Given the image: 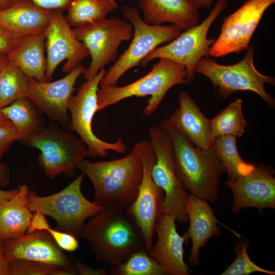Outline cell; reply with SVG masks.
I'll use <instances>...</instances> for the list:
<instances>
[{
    "mask_svg": "<svg viewBox=\"0 0 275 275\" xmlns=\"http://www.w3.org/2000/svg\"><path fill=\"white\" fill-rule=\"evenodd\" d=\"M126 208H103L84 225L79 237L87 241L98 261L115 266L146 250L142 231L128 211L125 213Z\"/></svg>",
    "mask_w": 275,
    "mask_h": 275,
    "instance_id": "6da1fadb",
    "label": "cell"
},
{
    "mask_svg": "<svg viewBox=\"0 0 275 275\" xmlns=\"http://www.w3.org/2000/svg\"><path fill=\"white\" fill-rule=\"evenodd\" d=\"M94 188V202L102 207H128L135 200L143 176L140 157L131 152L108 161L91 162L82 159L77 166Z\"/></svg>",
    "mask_w": 275,
    "mask_h": 275,
    "instance_id": "7a4b0ae2",
    "label": "cell"
},
{
    "mask_svg": "<svg viewBox=\"0 0 275 275\" xmlns=\"http://www.w3.org/2000/svg\"><path fill=\"white\" fill-rule=\"evenodd\" d=\"M161 123L172 139L175 171L184 188L198 198L215 203L220 178L226 171L213 148H198L182 133Z\"/></svg>",
    "mask_w": 275,
    "mask_h": 275,
    "instance_id": "3957f363",
    "label": "cell"
},
{
    "mask_svg": "<svg viewBox=\"0 0 275 275\" xmlns=\"http://www.w3.org/2000/svg\"><path fill=\"white\" fill-rule=\"evenodd\" d=\"M186 76L184 66L160 58L148 73L129 84L100 87L97 92V112L127 98L150 96L142 112L150 116L155 113L171 88L188 84Z\"/></svg>",
    "mask_w": 275,
    "mask_h": 275,
    "instance_id": "277c9868",
    "label": "cell"
},
{
    "mask_svg": "<svg viewBox=\"0 0 275 275\" xmlns=\"http://www.w3.org/2000/svg\"><path fill=\"white\" fill-rule=\"evenodd\" d=\"M244 57L239 62L222 65L209 56L203 57L197 63L195 73L207 77L212 82L219 97L227 99L239 91H250L259 95L270 107L275 100L264 87L267 84L275 85V78L260 73L254 65V48L250 44Z\"/></svg>",
    "mask_w": 275,
    "mask_h": 275,
    "instance_id": "5b68a950",
    "label": "cell"
},
{
    "mask_svg": "<svg viewBox=\"0 0 275 275\" xmlns=\"http://www.w3.org/2000/svg\"><path fill=\"white\" fill-rule=\"evenodd\" d=\"M85 175L81 173L62 190L46 196L30 191L28 205L34 212L51 217L60 231L79 237L86 220L103 208L89 201L82 194L81 185Z\"/></svg>",
    "mask_w": 275,
    "mask_h": 275,
    "instance_id": "8992f818",
    "label": "cell"
},
{
    "mask_svg": "<svg viewBox=\"0 0 275 275\" xmlns=\"http://www.w3.org/2000/svg\"><path fill=\"white\" fill-rule=\"evenodd\" d=\"M21 143L40 151L38 163L51 179L62 173L74 176L78 163L89 156L87 147L79 137L57 125L45 127Z\"/></svg>",
    "mask_w": 275,
    "mask_h": 275,
    "instance_id": "52a82bcc",
    "label": "cell"
},
{
    "mask_svg": "<svg viewBox=\"0 0 275 275\" xmlns=\"http://www.w3.org/2000/svg\"><path fill=\"white\" fill-rule=\"evenodd\" d=\"M124 18L133 28L132 40L124 52L110 67L101 80L100 87L115 85L129 70L138 66L154 49L177 37L181 30L176 25H151L145 22L134 7L124 6Z\"/></svg>",
    "mask_w": 275,
    "mask_h": 275,
    "instance_id": "ba28073f",
    "label": "cell"
},
{
    "mask_svg": "<svg viewBox=\"0 0 275 275\" xmlns=\"http://www.w3.org/2000/svg\"><path fill=\"white\" fill-rule=\"evenodd\" d=\"M227 0H218L206 18L197 26L183 31L167 45L157 47L141 62L146 66L151 61L166 58L184 66L186 79L191 82L195 78V69L198 62L209 56L211 46L216 38H207L209 30L220 13L227 7Z\"/></svg>",
    "mask_w": 275,
    "mask_h": 275,
    "instance_id": "9c48e42d",
    "label": "cell"
},
{
    "mask_svg": "<svg viewBox=\"0 0 275 275\" xmlns=\"http://www.w3.org/2000/svg\"><path fill=\"white\" fill-rule=\"evenodd\" d=\"M149 136L156 157L152 176L164 194L163 214L172 215L177 222L186 223L188 218L185 202L188 194L175 171L173 144L170 133L161 122L149 129Z\"/></svg>",
    "mask_w": 275,
    "mask_h": 275,
    "instance_id": "30bf717a",
    "label": "cell"
},
{
    "mask_svg": "<svg viewBox=\"0 0 275 275\" xmlns=\"http://www.w3.org/2000/svg\"><path fill=\"white\" fill-rule=\"evenodd\" d=\"M106 72L103 68L96 75L87 79L76 94L71 96L68 104L71 118L67 129L79 135L87 147L89 156L92 157L105 156L108 154V150L123 153L127 150L122 138L115 142H107L98 138L92 130L93 116L97 112L98 87Z\"/></svg>",
    "mask_w": 275,
    "mask_h": 275,
    "instance_id": "8fae6325",
    "label": "cell"
},
{
    "mask_svg": "<svg viewBox=\"0 0 275 275\" xmlns=\"http://www.w3.org/2000/svg\"><path fill=\"white\" fill-rule=\"evenodd\" d=\"M73 30L91 58L90 64L84 73L86 80L116 61L120 45L132 39L133 33L131 23L117 18H105L74 27Z\"/></svg>",
    "mask_w": 275,
    "mask_h": 275,
    "instance_id": "7c38bea8",
    "label": "cell"
},
{
    "mask_svg": "<svg viewBox=\"0 0 275 275\" xmlns=\"http://www.w3.org/2000/svg\"><path fill=\"white\" fill-rule=\"evenodd\" d=\"M132 151L142 160L143 176L137 197L127 209L141 229L145 240L146 250L148 252L153 245L156 224L163 214L164 194L152 176V168L156 157L150 142H139Z\"/></svg>",
    "mask_w": 275,
    "mask_h": 275,
    "instance_id": "4fadbf2b",
    "label": "cell"
},
{
    "mask_svg": "<svg viewBox=\"0 0 275 275\" xmlns=\"http://www.w3.org/2000/svg\"><path fill=\"white\" fill-rule=\"evenodd\" d=\"M274 3L275 0H247L237 10L225 17L209 56L224 57L246 50L265 11Z\"/></svg>",
    "mask_w": 275,
    "mask_h": 275,
    "instance_id": "5bb4252c",
    "label": "cell"
},
{
    "mask_svg": "<svg viewBox=\"0 0 275 275\" xmlns=\"http://www.w3.org/2000/svg\"><path fill=\"white\" fill-rule=\"evenodd\" d=\"M45 34L47 81L51 79L55 70L63 61L66 62L62 71L67 74L90 56L85 45L66 21L63 11L53 10Z\"/></svg>",
    "mask_w": 275,
    "mask_h": 275,
    "instance_id": "9a60e30c",
    "label": "cell"
},
{
    "mask_svg": "<svg viewBox=\"0 0 275 275\" xmlns=\"http://www.w3.org/2000/svg\"><path fill=\"white\" fill-rule=\"evenodd\" d=\"M87 68L81 64L64 77L54 81H39L28 77L27 97L51 121L58 122L68 129L70 118L68 115V104L74 90L78 77Z\"/></svg>",
    "mask_w": 275,
    "mask_h": 275,
    "instance_id": "2e32d148",
    "label": "cell"
},
{
    "mask_svg": "<svg viewBox=\"0 0 275 275\" xmlns=\"http://www.w3.org/2000/svg\"><path fill=\"white\" fill-rule=\"evenodd\" d=\"M274 170L268 166H255L248 174L225 184L233 192L232 211L234 213L253 207L262 212L275 208Z\"/></svg>",
    "mask_w": 275,
    "mask_h": 275,
    "instance_id": "e0dca14e",
    "label": "cell"
},
{
    "mask_svg": "<svg viewBox=\"0 0 275 275\" xmlns=\"http://www.w3.org/2000/svg\"><path fill=\"white\" fill-rule=\"evenodd\" d=\"M9 261L16 259L41 262L60 266L77 272L68 258L46 231H37L2 240Z\"/></svg>",
    "mask_w": 275,
    "mask_h": 275,
    "instance_id": "ac0fdd59",
    "label": "cell"
},
{
    "mask_svg": "<svg viewBox=\"0 0 275 275\" xmlns=\"http://www.w3.org/2000/svg\"><path fill=\"white\" fill-rule=\"evenodd\" d=\"M175 219L163 214L156 224L157 241L148 252L159 264L166 274L188 275L189 269L184 260L185 240L176 229Z\"/></svg>",
    "mask_w": 275,
    "mask_h": 275,
    "instance_id": "d6986e66",
    "label": "cell"
},
{
    "mask_svg": "<svg viewBox=\"0 0 275 275\" xmlns=\"http://www.w3.org/2000/svg\"><path fill=\"white\" fill-rule=\"evenodd\" d=\"M179 103V107L162 122L184 135L194 146L201 149L212 148L214 139L210 120L204 116L186 92L180 93Z\"/></svg>",
    "mask_w": 275,
    "mask_h": 275,
    "instance_id": "ffe728a7",
    "label": "cell"
},
{
    "mask_svg": "<svg viewBox=\"0 0 275 275\" xmlns=\"http://www.w3.org/2000/svg\"><path fill=\"white\" fill-rule=\"evenodd\" d=\"M185 211L189 221V227L183 237L186 243L190 239L192 246L188 262L195 267L199 264V251L208 240L219 236L221 230L213 210L207 201L190 193L185 202Z\"/></svg>",
    "mask_w": 275,
    "mask_h": 275,
    "instance_id": "44dd1931",
    "label": "cell"
},
{
    "mask_svg": "<svg viewBox=\"0 0 275 275\" xmlns=\"http://www.w3.org/2000/svg\"><path fill=\"white\" fill-rule=\"evenodd\" d=\"M52 11L30 0H19L0 11V26L20 39L45 31Z\"/></svg>",
    "mask_w": 275,
    "mask_h": 275,
    "instance_id": "7402d4cb",
    "label": "cell"
},
{
    "mask_svg": "<svg viewBox=\"0 0 275 275\" xmlns=\"http://www.w3.org/2000/svg\"><path fill=\"white\" fill-rule=\"evenodd\" d=\"M143 20L151 25L170 22L185 31L200 23L198 10L187 0H139Z\"/></svg>",
    "mask_w": 275,
    "mask_h": 275,
    "instance_id": "603a6c76",
    "label": "cell"
},
{
    "mask_svg": "<svg viewBox=\"0 0 275 275\" xmlns=\"http://www.w3.org/2000/svg\"><path fill=\"white\" fill-rule=\"evenodd\" d=\"M45 31L20 38L7 54L9 62L16 65L29 78L47 81Z\"/></svg>",
    "mask_w": 275,
    "mask_h": 275,
    "instance_id": "cb8c5ba5",
    "label": "cell"
},
{
    "mask_svg": "<svg viewBox=\"0 0 275 275\" xmlns=\"http://www.w3.org/2000/svg\"><path fill=\"white\" fill-rule=\"evenodd\" d=\"M18 189L11 198L0 200V238L2 240L24 234L33 215L28 205L29 187L22 184Z\"/></svg>",
    "mask_w": 275,
    "mask_h": 275,
    "instance_id": "d4e9b609",
    "label": "cell"
},
{
    "mask_svg": "<svg viewBox=\"0 0 275 275\" xmlns=\"http://www.w3.org/2000/svg\"><path fill=\"white\" fill-rule=\"evenodd\" d=\"M1 109L14 127L20 142L45 127L43 113L26 97L18 99Z\"/></svg>",
    "mask_w": 275,
    "mask_h": 275,
    "instance_id": "484cf974",
    "label": "cell"
},
{
    "mask_svg": "<svg viewBox=\"0 0 275 275\" xmlns=\"http://www.w3.org/2000/svg\"><path fill=\"white\" fill-rule=\"evenodd\" d=\"M118 5L114 0H72L65 17L71 26H77L106 18Z\"/></svg>",
    "mask_w": 275,
    "mask_h": 275,
    "instance_id": "4316f807",
    "label": "cell"
},
{
    "mask_svg": "<svg viewBox=\"0 0 275 275\" xmlns=\"http://www.w3.org/2000/svg\"><path fill=\"white\" fill-rule=\"evenodd\" d=\"M236 137L223 135L214 139L212 148L227 173L228 180H235L249 174L255 164L243 160L238 151Z\"/></svg>",
    "mask_w": 275,
    "mask_h": 275,
    "instance_id": "83f0119b",
    "label": "cell"
},
{
    "mask_svg": "<svg viewBox=\"0 0 275 275\" xmlns=\"http://www.w3.org/2000/svg\"><path fill=\"white\" fill-rule=\"evenodd\" d=\"M242 100L237 99L231 102L210 120L212 138L223 135L241 137L247 126L242 113Z\"/></svg>",
    "mask_w": 275,
    "mask_h": 275,
    "instance_id": "f1b7e54d",
    "label": "cell"
},
{
    "mask_svg": "<svg viewBox=\"0 0 275 275\" xmlns=\"http://www.w3.org/2000/svg\"><path fill=\"white\" fill-rule=\"evenodd\" d=\"M28 90V77L9 62L0 71V109L18 99L26 97Z\"/></svg>",
    "mask_w": 275,
    "mask_h": 275,
    "instance_id": "f546056e",
    "label": "cell"
},
{
    "mask_svg": "<svg viewBox=\"0 0 275 275\" xmlns=\"http://www.w3.org/2000/svg\"><path fill=\"white\" fill-rule=\"evenodd\" d=\"M111 275H164L159 264L145 249L133 253L125 262L119 263L109 272Z\"/></svg>",
    "mask_w": 275,
    "mask_h": 275,
    "instance_id": "4dcf8cb0",
    "label": "cell"
},
{
    "mask_svg": "<svg viewBox=\"0 0 275 275\" xmlns=\"http://www.w3.org/2000/svg\"><path fill=\"white\" fill-rule=\"evenodd\" d=\"M37 231H46L48 232L56 243L63 250L73 252L79 247V243L76 237L58 229L52 228L46 219V216L39 211L33 212V217L25 233Z\"/></svg>",
    "mask_w": 275,
    "mask_h": 275,
    "instance_id": "1f68e13d",
    "label": "cell"
},
{
    "mask_svg": "<svg viewBox=\"0 0 275 275\" xmlns=\"http://www.w3.org/2000/svg\"><path fill=\"white\" fill-rule=\"evenodd\" d=\"M10 262V275H76V272L57 265L16 259Z\"/></svg>",
    "mask_w": 275,
    "mask_h": 275,
    "instance_id": "d6a6232c",
    "label": "cell"
},
{
    "mask_svg": "<svg viewBox=\"0 0 275 275\" xmlns=\"http://www.w3.org/2000/svg\"><path fill=\"white\" fill-rule=\"evenodd\" d=\"M249 244L248 240L239 241L236 243L234 250L236 258L221 275H249L256 272L275 274L274 271L263 269L250 259L247 253Z\"/></svg>",
    "mask_w": 275,
    "mask_h": 275,
    "instance_id": "836d02e7",
    "label": "cell"
},
{
    "mask_svg": "<svg viewBox=\"0 0 275 275\" xmlns=\"http://www.w3.org/2000/svg\"><path fill=\"white\" fill-rule=\"evenodd\" d=\"M16 140H18V136L11 123L0 126V162L4 154Z\"/></svg>",
    "mask_w": 275,
    "mask_h": 275,
    "instance_id": "e575fe53",
    "label": "cell"
},
{
    "mask_svg": "<svg viewBox=\"0 0 275 275\" xmlns=\"http://www.w3.org/2000/svg\"><path fill=\"white\" fill-rule=\"evenodd\" d=\"M19 39L0 26V55L7 54Z\"/></svg>",
    "mask_w": 275,
    "mask_h": 275,
    "instance_id": "d590c367",
    "label": "cell"
},
{
    "mask_svg": "<svg viewBox=\"0 0 275 275\" xmlns=\"http://www.w3.org/2000/svg\"><path fill=\"white\" fill-rule=\"evenodd\" d=\"M19 0H11L12 2ZM37 6L50 10H67L72 0H30Z\"/></svg>",
    "mask_w": 275,
    "mask_h": 275,
    "instance_id": "8d00e7d4",
    "label": "cell"
},
{
    "mask_svg": "<svg viewBox=\"0 0 275 275\" xmlns=\"http://www.w3.org/2000/svg\"><path fill=\"white\" fill-rule=\"evenodd\" d=\"M72 262L74 264L77 274L106 275L107 274L106 271L104 268H94L74 258H73Z\"/></svg>",
    "mask_w": 275,
    "mask_h": 275,
    "instance_id": "74e56055",
    "label": "cell"
},
{
    "mask_svg": "<svg viewBox=\"0 0 275 275\" xmlns=\"http://www.w3.org/2000/svg\"><path fill=\"white\" fill-rule=\"evenodd\" d=\"M0 275H10V264L4 252L2 240L0 238Z\"/></svg>",
    "mask_w": 275,
    "mask_h": 275,
    "instance_id": "f35d334b",
    "label": "cell"
},
{
    "mask_svg": "<svg viewBox=\"0 0 275 275\" xmlns=\"http://www.w3.org/2000/svg\"><path fill=\"white\" fill-rule=\"evenodd\" d=\"M10 180V171L7 166L0 162V186L8 185Z\"/></svg>",
    "mask_w": 275,
    "mask_h": 275,
    "instance_id": "ab89813d",
    "label": "cell"
},
{
    "mask_svg": "<svg viewBox=\"0 0 275 275\" xmlns=\"http://www.w3.org/2000/svg\"><path fill=\"white\" fill-rule=\"evenodd\" d=\"M193 7L197 9L209 7L214 0H187Z\"/></svg>",
    "mask_w": 275,
    "mask_h": 275,
    "instance_id": "60d3db41",
    "label": "cell"
},
{
    "mask_svg": "<svg viewBox=\"0 0 275 275\" xmlns=\"http://www.w3.org/2000/svg\"><path fill=\"white\" fill-rule=\"evenodd\" d=\"M18 191V187L11 190H3L0 189V200L11 198L17 194Z\"/></svg>",
    "mask_w": 275,
    "mask_h": 275,
    "instance_id": "b9f144b4",
    "label": "cell"
},
{
    "mask_svg": "<svg viewBox=\"0 0 275 275\" xmlns=\"http://www.w3.org/2000/svg\"><path fill=\"white\" fill-rule=\"evenodd\" d=\"M11 123L0 109V126L7 125Z\"/></svg>",
    "mask_w": 275,
    "mask_h": 275,
    "instance_id": "7bdbcfd3",
    "label": "cell"
},
{
    "mask_svg": "<svg viewBox=\"0 0 275 275\" xmlns=\"http://www.w3.org/2000/svg\"><path fill=\"white\" fill-rule=\"evenodd\" d=\"M12 3L11 0H0V11L7 8Z\"/></svg>",
    "mask_w": 275,
    "mask_h": 275,
    "instance_id": "ee69618b",
    "label": "cell"
},
{
    "mask_svg": "<svg viewBox=\"0 0 275 275\" xmlns=\"http://www.w3.org/2000/svg\"><path fill=\"white\" fill-rule=\"evenodd\" d=\"M8 62L7 55H0V71Z\"/></svg>",
    "mask_w": 275,
    "mask_h": 275,
    "instance_id": "f6af8a7d",
    "label": "cell"
}]
</instances>
